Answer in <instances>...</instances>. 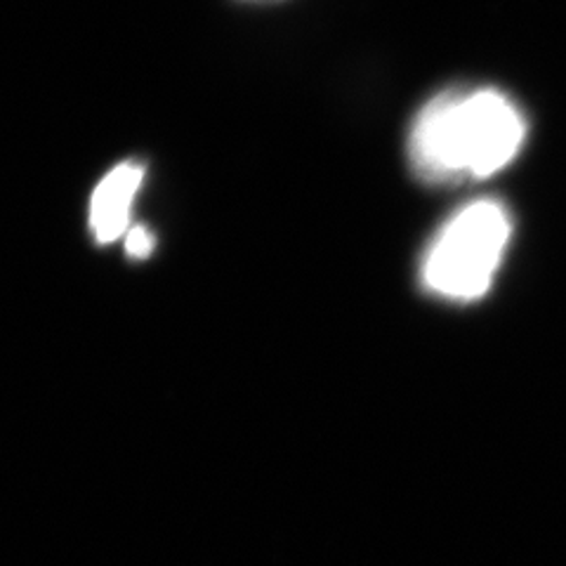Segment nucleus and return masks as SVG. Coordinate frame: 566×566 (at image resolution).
Segmentation results:
<instances>
[{"mask_svg":"<svg viewBox=\"0 0 566 566\" xmlns=\"http://www.w3.org/2000/svg\"><path fill=\"white\" fill-rule=\"evenodd\" d=\"M526 139L520 106L493 87H453L418 112L406 154L430 185L482 180L503 170Z\"/></svg>","mask_w":566,"mask_h":566,"instance_id":"nucleus-1","label":"nucleus"},{"mask_svg":"<svg viewBox=\"0 0 566 566\" xmlns=\"http://www.w3.org/2000/svg\"><path fill=\"white\" fill-rule=\"evenodd\" d=\"M147 168L123 161L106 172L91 199V229L97 243H114L130 232V210L145 182Z\"/></svg>","mask_w":566,"mask_h":566,"instance_id":"nucleus-3","label":"nucleus"},{"mask_svg":"<svg viewBox=\"0 0 566 566\" xmlns=\"http://www.w3.org/2000/svg\"><path fill=\"white\" fill-rule=\"evenodd\" d=\"M245 3H279V0H245Z\"/></svg>","mask_w":566,"mask_h":566,"instance_id":"nucleus-5","label":"nucleus"},{"mask_svg":"<svg viewBox=\"0 0 566 566\" xmlns=\"http://www.w3.org/2000/svg\"><path fill=\"white\" fill-rule=\"evenodd\" d=\"M512 220L495 199H476L451 216L422 258L420 276L434 295L470 303L482 297L501 270Z\"/></svg>","mask_w":566,"mask_h":566,"instance_id":"nucleus-2","label":"nucleus"},{"mask_svg":"<svg viewBox=\"0 0 566 566\" xmlns=\"http://www.w3.org/2000/svg\"><path fill=\"white\" fill-rule=\"evenodd\" d=\"M154 234L149 232V229H145L142 224H135L130 227V232L126 234V251L130 258L135 260H145L151 255L154 251Z\"/></svg>","mask_w":566,"mask_h":566,"instance_id":"nucleus-4","label":"nucleus"}]
</instances>
